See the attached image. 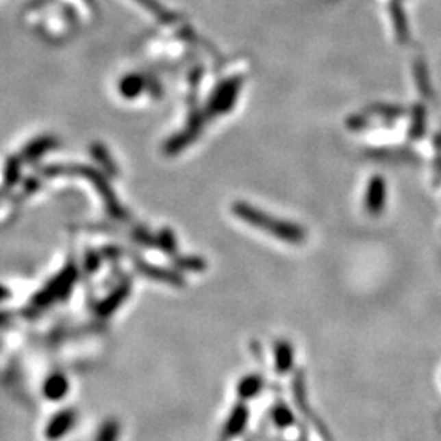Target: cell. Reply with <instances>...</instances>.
Returning <instances> with one entry per match:
<instances>
[{
	"mask_svg": "<svg viewBox=\"0 0 441 441\" xmlns=\"http://www.w3.org/2000/svg\"><path fill=\"white\" fill-rule=\"evenodd\" d=\"M46 177H62V175H71V177H80L86 178L87 181H90L93 188L97 190L100 194V198L103 199L105 206H107L108 213L116 219H128V213L126 210L120 205L116 194L110 186L108 178L103 175V173L95 171L93 167H88V165H79V164H71V165H51V167L45 168Z\"/></svg>",
	"mask_w": 441,
	"mask_h": 441,
	"instance_id": "1",
	"label": "cell"
},
{
	"mask_svg": "<svg viewBox=\"0 0 441 441\" xmlns=\"http://www.w3.org/2000/svg\"><path fill=\"white\" fill-rule=\"evenodd\" d=\"M232 211H234L237 218L245 220V223L252 224L253 227L262 229V231L268 232V234L275 237H279V239L286 240V242L299 244L303 242L304 236H306L303 229L294 226V224L271 218V216L262 213V211H258L257 207L247 205V203H236V205L232 206Z\"/></svg>",
	"mask_w": 441,
	"mask_h": 441,
	"instance_id": "2",
	"label": "cell"
},
{
	"mask_svg": "<svg viewBox=\"0 0 441 441\" xmlns=\"http://www.w3.org/2000/svg\"><path fill=\"white\" fill-rule=\"evenodd\" d=\"M75 279H77V268L74 265L69 264L66 266L58 277H54L51 281H48L43 290L33 298V306L36 307H46L51 306L54 301L66 299L71 294L72 286H74Z\"/></svg>",
	"mask_w": 441,
	"mask_h": 441,
	"instance_id": "3",
	"label": "cell"
},
{
	"mask_svg": "<svg viewBox=\"0 0 441 441\" xmlns=\"http://www.w3.org/2000/svg\"><path fill=\"white\" fill-rule=\"evenodd\" d=\"M240 90V82L237 79H231L227 82H223L216 88L211 95L210 103H207V112L213 116L224 114L231 112L237 100V93Z\"/></svg>",
	"mask_w": 441,
	"mask_h": 441,
	"instance_id": "4",
	"label": "cell"
},
{
	"mask_svg": "<svg viewBox=\"0 0 441 441\" xmlns=\"http://www.w3.org/2000/svg\"><path fill=\"white\" fill-rule=\"evenodd\" d=\"M201 125H203V120L199 114L192 116V120H190L188 126H186L185 129H181L180 133H177L175 136H172V138L165 142V147H164L165 154L175 155L178 152L184 151L186 146H190V144H192L199 136Z\"/></svg>",
	"mask_w": 441,
	"mask_h": 441,
	"instance_id": "5",
	"label": "cell"
},
{
	"mask_svg": "<svg viewBox=\"0 0 441 441\" xmlns=\"http://www.w3.org/2000/svg\"><path fill=\"white\" fill-rule=\"evenodd\" d=\"M138 270L141 271L144 277L155 279V281L167 283V285H172V286L184 285V279H181L180 275L173 270L160 268V266H152L151 264H144V262H139Z\"/></svg>",
	"mask_w": 441,
	"mask_h": 441,
	"instance_id": "6",
	"label": "cell"
},
{
	"mask_svg": "<svg viewBox=\"0 0 441 441\" xmlns=\"http://www.w3.org/2000/svg\"><path fill=\"white\" fill-rule=\"evenodd\" d=\"M56 146L58 139L54 138V136H41V138H36L35 141L27 144V147L22 151V159L27 160V162H33V160L48 154V152L53 151Z\"/></svg>",
	"mask_w": 441,
	"mask_h": 441,
	"instance_id": "7",
	"label": "cell"
},
{
	"mask_svg": "<svg viewBox=\"0 0 441 441\" xmlns=\"http://www.w3.org/2000/svg\"><path fill=\"white\" fill-rule=\"evenodd\" d=\"M128 296H129V283H123V285L118 286L116 290L110 292L107 298L101 301L99 307H97V311H99V314H101V316H110V314L116 311V309L125 303Z\"/></svg>",
	"mask_w": 441,
	"mask_h": 441,
	"instance_id": "8",
	"label": "cell"
},
{
	"mask_svg": "<svg viewBox=\"0 0 441 441\" xmlns=\"http://www.w3.org/2000/svg\"><path fill=\"white\" fill-rule=\"evenodd\" d=\"M386 201V185L384 180H381L379 177H375L368 185L366 193V207L371 211L373 214H376L381 207L384 206Z\"/></svg>",
	"mask_w": 441,
	"mask_h": 441,
	"instance_id": "9",
	"label": "cell"
},
{
	"mask_svg": "<svg viewBox=\"0 0 441 441\" xmlns=\"http://www.w3.org/2000/svg\"><path fill=\"white\" fill-rule=\"evenodd\" d=\"M144 88H146V82H144V79L138 74L125 75V77L120 80V84H118V90H120L121 97H125V99L128 100L138 99L144 92Z\"/></svg>",
	"mask_w": 441,
	"mask_h": 441,
	"instance_id": "10",
	"label": "cell"
},
{
	"mask_svg": "<svg viewBox=\"0 0 441 441\" xmlns=\"http://www.w3.org/2000/svg\"><path fill=\"white\" fill-rule=\"evenodd\" d=\"M90 152H92L93 159H95L97 162L101 165V168H103L105 173H110V175H116V172H118L116 165H114L112 155H110L108 149L103 146V144H99V142L92 144Z\"/></svg>",
	"mask_w": 441,
	"mask_h": 441,
	"instance_id": "11",
	"label": "cell"
},
{
	"mask_svg": "<svg viewBox=\"0 0 441 441\" xmlns=\"http://www.w3.org/2000/svg\"><path fill=\"white\" fill-rule=\"evenodd\" d=\"M72 423H74V417H72V414H59L51 420L49 427H48V436L49 438H61L62 435L66 433L67 430L72 427Z\"/></svg>",
	"mask_w": 441,
	"mask_h": 441,
	"instance_id": "12",
	"label": "cell"
},
{
	"mask_svg": "<svg viewBox=\"0 0 441 441\" xmlns=\"http://www.w3.org/2000/svg\"><path fill=\"white\" fill-rule=\"evenodd\" d=\"M67 391V381L61 375L51 376L45 384V392L49 399H61Z\"/></svg>",
	"mask_w": 441,
	"mask_h": 441,
	"instance_id": "13",
	"label": "cell"
},
{
	"mask_svg": "<svg viewBox=\"0 0 441 441\" xmlns=\"http://www.w3.org/2000/svg\"><path fill=\"white\" fill-rule=\"evenodd\" d=\"M275 358H277V368L281 373L288 371V368L292 364V349L286 342H279L275 350Z\"/></svg>",
	"mask_w": 441,
	"mask_h": 441,
	"instance_id": "14",
	"label": "cell"
},
{
	"mask_svg": "<svg viewBox=\"0 0 441 441\" xmlns=\"http://www.w3.org/2000/svg\"><path fill=\"white\" fill-rule=\"evenodd\" d=\"M157 245L164 250L165 253H175L177 252V240L175 234L171 231V229H162L157 236Z\"/></svg>",
	"mask_w": 441,
	"mask_h": 441,
	"instance_id": "15",
	"label": "cell"
},
{
	"mask_svg": "<svg viewBox=\"0 0 441 441\" xmlns=\"http://www.w3.org/2000/svg\"><path fill=\"white\" fill-rule=\"evenodd\" d=\"M3 178H5V185L12 186L20 180V159L10 157L7 160L5 168H3Z\"/></svg>",
	"mask_w": 441,
	"mask_h": 441,
	"instance_id": "16",
	"label": "cell"
},
{
	"mask_svg": "<svg viewBox=\"0 0 441 441\" xmlns=\"http://www.w3.org/2000/svg\"><path fill=\"white\" fill-rule=\"evenodd\" d=\"M138 2L141 3L142 7H146L147 10H149L151 14L155 16V18L160 20V22L168 23V22H172V20H173V16L168 14V12L165 10L164 7H160V3H157L155 0H138Z\"/></svg>",
	"mask_w": 441,
	"mask_h": 441,
	"instance_id": "17",
	"label": "cell"
},
{
	"mask_svg": "<svg viewBox=\"0 0 441 441\" xmlns=\"http://www.w3.org/2000/svg\"><path fill=\"white\" fill-rule=\"evenodd\" d=\"M260 388H262L260 377L249 376V377H245L242 383H240L239 392H240V396H244V397H253L258 391H260Z\"/></svg>",
	"mask_w": 441,
	"mask_h": 441,
	"instance_id": "18",
	"label": "cell"
},
{
	"mask_svg": "<svg viewBox=\"0 0 441 441\" xmlns=\"http://www.w3.org/2000/svg\"><path fill=\"white\" fill-rule=\"evenodd\" d=\"M245 420H247V412H245L244 407H237L234 414L231 415V420H229V431H240L245 425Z\"/></svg>",
	"mask_w": 441,
	"mask_h": 441,
	"instance_id": "19",
	"label": "cell"
},
{
	"mask_svg": "<svg viewBox=\"0 0 441 441\" xmlns=\"http://www.w3.org/2000/svg\"><path fill=\"white\" fill-rule=\"evenodd\" d=\"M177 266L178 268L199 271V270H205V262L197 257H181L177 260Z\"/></svg>",
	"mask_w": 441,
	"mask_h": 441,
	"instance_id": "20",
	"label": "cell"
},
{
	"mask_svg": "<svg viewBox=\"0 0 441 441\" xmlns=\"http://www.w3.org/2000/svg\"><path fill=\"white\" fill-rule=\"evenodd\" d=\"M116 425H114V423H108V425H105L103 430L100 431L99 441H114L116 440Z\"/></svg>",
	"mask_w": 441,
	"mask_h": 441,
	"instance_id": "21",
	"label": "cell"
},
{
	"mask_svg": "<svg viewBox=\"0 0 441 441\" xmlns=\"http://www.w3.org/2000/svg\"><path fill=\"white\" fill-rule=\"evenodd\" d=\"M291 414L288 412L285 407H281V409L278 410L277 415H275V420H277V423L279 427H285V425H290L291 423Z\"/></svg>",
	"mask_w": 441,
	"mask_h": 441,
	"instance_id": "22",
	"label": "cell"
},
{
	"mask_svg": "<svg viewBox=\"0 0 441 441\" xmlns=\"http://www.w3.org/2000/svg\"><path fill=\"white\" fill-rule=\"evenodd\" d=\"M99 268V257L95 255V253H88L87 255V270H97Z\"/></svg>",
	"mask_w": 441,
	"mask_h": 441,
	"instance_id": "23",
	"label": "cell"
},
{
	"mask_svg": "<svg viewBox=\"0 0 441 441\" xmlns=\"http://www.w3.org/2000/svg\"><path fill=\"white\" fill-rule=\"evenodd\" d=\"M7 298H10V290H8V288H5L3 285H0V301H3Z\"/></svg>",
	"mask_w": 441,
	"mask_h": 441,
	"instance_id": "24",
	"label": "cell"
}]
</instances>
